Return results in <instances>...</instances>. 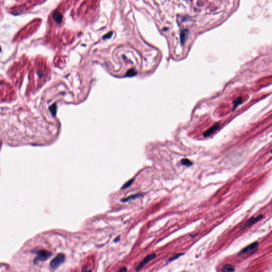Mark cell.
I'll return each mask as SVG.
<instances>
[{
    "label": "cell",
    "mask_w": 272,
    "mask_h": 272,
    "mask_svg": "<svg viewBox=\"0 0 272 272\" xmlns=\"http://www.w3.org/2000/svg\"><path fill=\"white\" fill-rule=\"evenodd\" d=\"M155 257H156V254H154V253H153V254H149L146 257L144 258V260L140 263L139 266H138L137 269H136V270H139L142 269L144 266L146 265V264L148 263H149V261H151L152 260H153L154 258H155Z\"/></svg>",
    "instance_id": "obj_5"
},
{
    "label": "cell",
    "mask_w": 272,
    "mask_h": 272,
    "mask_svg": "<svg viewBox=\"0 0 272 272\" xmlns=\"http://www.w3.org/2000/svg\"><path fill=\"white\" fill-rule=\"evenodd\" d=\"M219 123H218L214 124L213 126H212L209 129L207 130L206 131L205 133H203V136L206 137H208L209 136H210V135H212V133H214L215 131H216L217 130V129L219 128Z\"/></svg>",
    "instance_id": "obj_6"
},
{
    "label": "cell",
    "mask_w": 272,
    "mask_h": 272,
    "mask_svg": "<svg viewBox=\"0 0 272 272\" xmlns=\"http://www.w3.org/2000/svg\"><path fill=\"white\" fill-rule=\"evenodd\" d=\"M184 254H182V253H181V254H175V255H174V256H173L172 257H171L170 259H168V261H174V260H176V259H178V258H179L180 257L182 256V255H184Z\"/></svg>",
    "instance_id": "obj_13"
},
{
    "label": "cell",
    "mask_w": 272,
    "mask_h": 272,
    "mask_svg": "<svg viewBox=\"0 0 272 272\" xmlns=\"http://www.w3.org/2000/svg\"><path fill=\"white\" fill-rule=\"evenodd\" d=\"M140 196H142V194H135V195L130 196L129 197H127L126 198L122 199V201H123V202H126V201H129V200H131L136 199V198H137L140 197Z\"/></svg>",
    "instance_id": "obj_9"
},
{
    "label": "cell",
    "mask_w": 272,
    "mask_h": 272,
    "mask_svg": "<svg viewBox=\"0 0 272 272\" xmlns=\"http://www.w3.org/2000/svg\"><path fill=\"white\" fill-rule=\"evenodd\" d=\"M54 18L56 22L59 23L62 21V15L59 12H56L54 14Z\"/></svg>",
    "instance_id": "obj_10"
},
{
    "label": "cell",
    "mask_w": 272,
    "mask_h": 272,
    "mask_svg": "<svg viewBox=\"0 0 272 272\" xmlns=\"http://www.w3.org/2000/svg\"><path fill=\"white\" fill-rule=\"evenodd\" d=\"M134 181V180L131 179L130 180H129V181L127 182L126 183L124 184L123 186H122V189H126V188H128L130 186L133 184V182Z\"/></svg>",
    "instance_id": "obj_14"
},
{
    "label": "cell",
    "mask_w": 272,
    "mask_h": 272,
    "mask_svg": "<svg viewBox=\"0 0 272 272\" xmlns=\"http://www.w3.org/2000/svg\"><path fill=\"white\" fill-rule=\"evenodd\" d=\"M221 270L223 272H233L235 270V268L233 266L227 264L222 268Z\"/></svg>",
    "instance_id": "obj_8"
},
{
    "label": "cell",
    "mask_w": 272,
    "mask_h": 272,
    "mask_svg": "<svg viewBox=\"0 0 272 272\" xmlns=\"http://www.w3.org/2000/svg\"><path fill=\"white\" fill-rule=\"evenodd\" d=\"M0 51H1V47H0Z\"/></svg>",
    "instance_id": "obj_17"
},
{
    "label": "cell",
    "mask_w": 272,
    "mask_h": 272,
    "mask_svg": "<svg viewBox=\"0 0 272 272\" xmlns=\"http://www.w3.org/2000/svg\"><path fill=\"white\" fill-rule=\"evenodd\" d=\"M119 240H120V237H117V238H116V239H115V240H114V241H115V242H116V241H119Z\"/></svg>",
    "instance_id": "obj_16"
},
{
    "label": "cell",
    "mask_w": 272,
    "mask_h": 272,
    "mask_svg": "<svg viewBox=\"0 0 272 272\" xmlns=\"http://www.w3.org/2000/svg\"><path fill=\"white\" fill-rule=\"evenodd\" d=\"M66 259V257L63 254H59L56 256L52 259L51 261L50 266L53 270H56L60 267L62 264L64 263Z\"/></svg>",
    "instance_id": "obj_2"
},
{
    "label": "cell",
    "mask_w": 272,
    "mask_h": 272,
    "mask_svg": "<svg viewBox=\"0 0 272 272\" xmlns=\"http://www.w3.org/2000/svg\"><path fill=\"white\" fill-rule=\"evenodd\" d=\"M126 270H126V267L122 268L121 270H119L120 272H126Z\"/></svg>",
    "instance_id": "obj_15"
},
{
    "label": "cell",
    "mask_w": 272,
    "mask_h": 272,
    "mask_svg": "<svg viewBox=\"0 0 272 272\" xmlns=\"http://www.w3.org/2000/svg\"><path fill=\"white\" fill-rule=\"evenodd\" d=\"M242 98L241 97L237 98V99L235 100V102H234V105H235V106H234V108H233V110H235V109L237 108V106L241 104V103H242Z\"/></svg>",
    "instance_id": "obj_12"
},
{
    "label": "cell",
    "mask_w": 272,
    "mask_h": 272,
    "mask_svg": "<svg viewBox=\"0 0 272 272\" xmlns=\"http://www.w3.org/2000/svg\"><path fill=\"white\" fill-rule=\"evenodd\" d=\"M264 217V215L263 214L259 215L257 216V217H252L250 218V219H248V221L243 224V226H242V228H245L248 227V226H251L253 224L256 223L258 222H259V221H261V219H263Z\"/></svg>",
    "instance_id": "obj_4"
},
{
    "label": "cell",
    "mask_w": 272,
    "mask_h": 272,
    "mask_svg": "<svg viewBox=\"0 0 272 272\" xmlns=\"http://www.w3.org/2000/svg\"><path fill=\"white\" fill-rule=\"evenodd\" d=\"M32 252L36 254L34 259V263L35 264L38 263L40 261H46L52 256V253L50 251L43 249H35Z\"/></svg>",
    "instance_id": "obj_1"
},
{
    "label": "cell",
    "mask_w": 272,
    "mask_h": 272,
    "mask_svg": "<svg viewBox=\"0 0 272 272\" xmlns=\"http://www.w3.org/2000/svg\"><path fill=\"white\" fill-rule=\"evenodd\" d=\"M189 36V31L187 30H184L180 34V40L182 44H184L186 43Z\"/></svg>",
    "instance_id": "obj_7"
},
{
    "label": "cell",
    "mask_w": 272,
    "mask_h": 272,
    "mask_svg": "<svg viewBox=\"0 0 272 272\" xmlns=\"http://www.w3.org/2000/svg\"><path fill=\"white\" fill-rule=\"evenodd\" d=\"M181 163L182 165L187 166H190L193 165V163L190 161L189 159H187V158L182 159Z\"/></svg>",
    "instance_id": "obj_11"
},
{
    "label": "cell",
    "mask_w": 272,
    "mask_h": 272,
    "mask_svg": "<svg viewBox=\"0 0 272 272\" xmlns=\"http://www.w3.org/2000/svg\"><path fill=\"white\" fill-rule=\"evenodd\" d=\"M259 246V243L257 242H254V243H251L249 245V246L246 247V248H244L242 250H241L239 254V255H244V254H248L249 253L254 251L256 250L257 249L258 247Z\"/></svg>",
    "instance_id": "obj_3"
}]
</instances>
